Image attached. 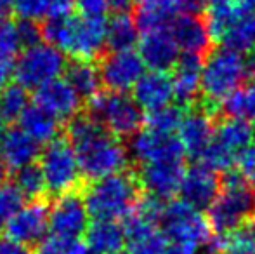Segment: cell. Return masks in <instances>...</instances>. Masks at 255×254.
Listing matches in <instances>:
<instances>
[{"mask_svg":"<svg viewBox=\"0 0 255 254\" xmlns=\"http://www.w3.org/2000/svg\"><path fill=\"white\" fill-rule=\"evenodd\" d=\"M68 138L77 152L82 176L96 181L127 169L130 152L122 138L111 134L94 115H77L70 120Z\"/></svg>","mask_w":255,"mask_h":254,"instance_id":"obj_1","label":"cell"},{"mask_svg":"<svg viewBox=\"0 0 255 254\" xmlns=\"http://www.w3.org/2000/svg\"><path fill=\"white\" fill-rule=\"evenodd\" d=\"M108 21L104 16H68L49 19L42 35L64 56L92 61L108 47Z\"/></svg>","mask_w":255,"mask_h":254,"instance_id":"obj_2","label":"cell"},{"mask_svg":"<svg viewBox=\"0 0 255 254\" xmlns=\"http://www.w3.org/2000/svg\"><path fill=\"white\" fill-rule=\"evenodd\" d=\"M250 64L245 54L228 45L212 49L203 59L202 105L215 113L231 92L247 84Z\"/></svg>","mask_w":255,"mask_h":254,"instance_id":"obj_3","label":"cell"},{"mask_svg":"<svg viewBox=\"0 0 255 254\" xmlns=\"http://www.w3.org/2000/svg\"><path fill=\"white\" fill-rule=\"evenodd\" d=\"M141 181L132 173H117L96 180L85 192V204L94 220L118 221L128 218L139 202Z\"/></svg>","mask_w":255,"mask_h":254,"instance_id":"obj_4","label":"cell"},{"mask_svg":"<svg viewBox=\"0 0 255 254\" xmlns=\"http://www.w3.org/2000/svg\"><path fill=\"white\" fill-rule=\"evenodd\" d=\"M208 223L219 235L229 234L252 221L255 214V193L240 169H229L221 180V192L208 207Z\"/></svg>","mask_w":255,"mask_h":254,"instance_id":"obj_5","label":"cell"},{"mask_svg":"<svg viewBox=\"0 0 255 254\" xmlns=\"http://www.w3.org/2000/svg\"><path fill=\"white\" fill-rule=\"evenodd\" d=\"M66 68V56L59 49L49 42H37L19 52L12 77L26 91H37L42 85L61 78Z\"/></svg>","mask_w":255,"mask_h":254,"instance_id":"obj_6","label":"cell"},{"mask_svg":"<svg viewBox=\"0 0 255 254\" xmlns=\"http://www.w3.org/2000/svg\"><path fill=\"white\" fill-rule=\"evenodd\" d=\"M91 101V115L118 138H132L144 122L142 108L127 92H99Z\"/></svg>","mask_w":255,"mask_h":254,"instance_id":"obj_7","label":"cell"},{"mask_svg":"<svg viewBox=\"0 0 255 254\" xmlns=\"http://www.w3.org/2000/svg\"><path fill=\"white\" fill-rule=\"evenodd\" d=\"M38 167L44 174L47 192L57 197L75 192L80 185V162L70 139L57 138L45 145L38 157Z\"/></svg>","mask_w":255,"mask_h":254,"instance_id":"obj_8","label":"cell"},{"mask_svg":"<svg viewBox=\"0 0 255 254\" xmlns=\"http://www.w3.org/2000/svg\"><path fill=\"white\" fill-rule=\"evenodd\" d=\"M160 225L168 242H181L200 248L207 244L210 246L214 239L208 220H205L200 211L193 209L184 200H172L165 204Z\"/></svg>","mask_w":255,"mask_h":254,"instance_id":"obj_9","label":"cell"},{"mask_svg":"<svg viewBox=\"0 0 255 254\" xmlns=\"http://www.w3.org/2000/svg\"><path fill=\"white\" fill-rule=\"evenodd\" d=\"M144 68L146 64L141 54L134 49H127V51H111L103 59L99 71L108 91L128 92L146 73Z\"/></svg>","mask_w":255,"mask_h":254,"instance_id":"obj_10","label":"cell"},{"mask_svg":"<svg viewBox=\"0 0 255 254\" xmlns=\"http://www.w3.org/2000/svg\"><path fill=\"white\" fill-rule=\"evenodd\" d=\"M51 228L49 207L42 200H30L16 211L5 225V235L26 246L40 244Z\"/></svg>","mask_w":255,"mask_h":254,"instance_id":"obj_11","label":"cell"},{"mask_svg":"<svg viewBox=\"0 0 255 254\" xmlns=\"http://www.w3.org/2000/svg\"><path fill=\"white\" fill-rule=\"evenodd\" d=\"M186 167L182 159H161L141 166L139 181L149 195L167 200L179 193Z\"/></svg>","mask_w":255,"mask_h":254,"instance_id":"obj_12","label":"cell"},{"mask_svg":"<svg viewBox=\"0 0 255 254\" xmlns=\"http://www.w3.org/2000/svg\"><path fill=\"white\" fill-rule=\"evenodd\" d=\"M89 209L85 200L75 192L64 193L56 199L49 209L51 220V234L66 235V237H80L89 228Z\"/></svg>","mask_w":255,"mask_h":254,"instance_id":"obj_13","label":"cell"},{"mask_svg":"<svg viewBox=\"0 0 255 254\" xmlns=\"http://www.w3.org/2000/svg\"><path fill=\"white\" fill-rule=\"evenodd\" d=\"M128 152L137 162H141V166L161 159H184L186 153L177 136L153 131L149 127L132 136Z\"/></svg>","mask_w":255,"mask_h":254,"instance_id":"obj_14","label":"cell"},{"mask_svg":"<svg viewBox=\"0 0 255 254\" xmlns=\"http://www.w3.org/2000/svg\"><path fill=\"white\" fill-rule=\"evenodd\" d=\"M137 45L142 61L154 71L174 70L181 58V49L175 44L168 26L144 30Z\"/></svg>","mask_w":255,"mask_h":254,"instance_id":"obj_15","label":"cell"},{"mask_svg":"<svg viewBox=\"0 0 255 254\" xmlns=\"http://www.w3.org/2000/svg\"><path fill=\"white\" fill-rule=\"evenodd\" d=\"M177 138L182 143V148L191 159L198 160L202 157L215 134L214 113L203 105L198 108H189L181 120L177 129Z\"/></svg>","mask_w":255,"mask_h":254,"instance_id":"obj_16","label":"cell"},{"mask_svg":"<svg viewBox=\"0 0 255 254\" xmlns=\"http://www.w3.org/2000/svg\"><path fill=\"white\" fill-rule=\"evenodd\" d=\"M35 105L44 108L57 120H71L78 115L82 98L66 78H56L35 91Z\"/></svg>","mask_w":255,"mask_h":254,"instance_id":"obj_17","label":"cell"},{"mask_svg":"<svg viewBox=\"0 0 255 254\" xmlns=\"http://www.w3.org/2000/svg\"><path fill=\"white\" fill-rule=\"evenodd\" d=\"M219 192H221V181L214 171L205 167L203 164H196L186 169L179 188L181 200H184L196 211H207L217 199Z\"/></svg>","mask_w":255,"mask_h":254,"instance_id":"obj_18","label":"cell"},{"mask_svg":"<svg viewBox=\"0 0 255 254\" xmlns=\"http://www.w3.org/2000/svg\"><path fill=\"white\" fill-rule=\"evenodd\" d=\"M202 54L181 52V58L174 66V73H172L174 99L181 108H191L198 94H202Z\"/></svg>","mask_w":255,"mask_h":254,"instance_id":"obj_19","label":"cell"},{"mask_svg":"<svg viewBox=\"0 0 255 254\" xmlns=\"http://www.w3.org/2000/svg\"><path fill=\"white\" fill-rule=\"evenodd\" d=\"M40 143H37L21 127L7 129L0 134V157L7 169L14 173L33 166L40 157Z\"/></svg>","mask_w":255,"mask_h":254,"instance_id":"obj_20","label":"cell"},{"mask_svg":"<svg viewBox=\"0 0 255 254\" xmlns=\"http://www.w3.org/2000/svg\"><path fill=\"white\" fill-rule=\"evenodd\" d=\"M168 30H170L181 52L203 54L210 47V30L207 26V21L202 19L198 14H179L170 21Z\"/></svg>","mask_w":255,"mask_h":254,"instance_id":"obj_21","label":"cell"},{"mask_svg":"<svg viewBox=\"0 0 255 254\" xmlns=\"http://www.w3.org/2000/svg\"><path fill=\"white\" fill-rule=\"evenodd\" d=\"M132 91L137 105L146 112L163 108L170 105V101L174 99L172 77H168L167 71H148L139 78Z\"/></svg>","mask_w":255,"mask_h":254,"instance_id":"obj_22","label":"cell"},{"mask_svg":"<svg viewBox=\"0 0 255 254\" xmlns=\"http://www.w3.org/2000/svg\"><path fill=\"white\" fill-rule=\"evenodd\" d=\"M87 248L99 254H124L127 248L125 228L118 221L96 220L87 228Z\"/></svg>","mask_w":255,"mask_h":254,"instance_id":"obj_23","label":"cell"},{"mask_svg":"<svg viewBox=\"0 0 255 254\" xmlns=\"http://www.w3.org/2000/svg\"><path fill=\"white\" fill-rule=\"evenodd\" d=\"M135 21L139 28L153 30V28L168 26L170 21L182 10V0H135Z\"/></svg>","mask_w":255,"mask_h":254,"instance_id":"obj_24","label":"cell"},{"mask_svg":"<svg viewBox=\"0 0 255 254\" xmlns=\"http://www.w3.org/2000/svg\"><path fill=\"white\" fill-rule=\"evenodd\" d=\"M19 127L40 145H49L59 134V120L38 105H30L19 117Z\"/></svg>","mask_w":255,"mask_h":254,"instance_id":"obj_25","label":"cell"},{"mask_svg":"<svg viewBox=\"0 0 255 254\" xmlns=\"http://www.w3.org/2000/svg\"><path fill=\"white\" fill-rule=\"evenodd\" d=\"M23 47L17 24L7 17H0V91L14 73V64Z\"/></svg>","mask_w":255,"mask_h":254,"instance_id":"obj_26","label":"cell"},{"mask_svg":"<svg viewBox=\"0 0 255 254\" xmlns=\"http://www.w3.org/2000/svg\"><path fill=\"white\" fill-rule=\"evenodd\" d=\"M139 24L128 12H117L108 21V47L111 51H127L139 44Z\"/></svg>","mask_w":255,"mask_h":254,"instance_id":"obj_27","label":"cell"},{"mask_svg":"<svg viewBox=\"0 0 255 254\" xmlns=\"http://www.w3.org/2000/svg\"><path fill=\"white\" fill-rule=\"evenodd\" d=\"M210 248L217 254H255V221L212 239Z\"/></svg>","mask_w":255,"mask_h":254,"instance_id":"obj_28","label":"cell"},{"mask_svg":"<svg viewBox=\"0 0 255 254\" xmlns=\"http://www.w3.org/2000/svg\"><path fill=\"white\" fill-rule=\"evenodd\" d=\"M255 138V129H252L249 122L236 119L222 120L219 126H215L214 139H217L221 145H224L233 153L240 155L245 148H249L252 139Z\"/></svg>","mask_w":255,"mask_h":254,"instance_id":"obj_29","label":"cell"},{"mask_svg":"<svg viewBox=\"0 0 255 254\" xmlns=\"http://www.w3.org/2000/svg\"><path fill=\"white\" fill-rule=\"evenodd\" d=\"M66 80L80 94V98H94L101 89V71L92 61H75L66 68Z\"/></svg>","mask_w":255,"mask_h":254,"instance_id":"obj_30","label":"cell"},{"mask_svg":"<svg viewBox=\"0 0 255 254\" xmlns=\"http://www.w3.org/2000/svg\"><path fill=\"white\" fill-rule=\"evenodd\" d=\"M221 112L228 119L255 122V84H243L221 103Z\"/></svg>","mask_w":255,"mask_h":254,"instance_id":"obj_31","label":"cell"},{"mask_svg":"<svg viewBox=\"0 0 255 254\" xmlns=\"http://www.w3.org/2000/svg\"><path fill=\"white\" fill-rule=\"evenodd\" d=\"M222 44L240 52H249L255 49V12H249L224 35Z\"/></svg>","mask_w":255,"mask_h":254,"instance_id":"obj_32","label":"cell"},{"mask_svg":"<svg viewBox=\"0 0 255 254\" xmlns=\"http://www.w3.org/2000/svg\"><path fill=\"white\" fill-rule=\"evenodd\" d=\"M28 106V91L23 85L7 84L0 91V113L5 120H19Z\"/></svg>","mask_w":255,"mask_h":254,"instance_id":"obj_33","label":"cell"},{"mask_svg":"<svg viewBox=\"0 0 255 254\" xmlns=\"http://www.w3.org/2000/svg\"><path fill=\"white\" fill-rule=\"evenodd\" d=\"M14 185L21 192L23 197H28L31 200H37L42 193L47 192V185H45L44 174H42L38 166H28L23 169L16 171L14 176Z\"/></svg>","mask_w":255,"mask_h":254,"instance_id":"obj_34","label":"cell"},{"mask_svg":"<svg viewBox=\"0 0 255 254\" xmlns=\"http://www.w3.org/2000/svg\"><path fill=\"white\" fill-rule=\"evenodd\" d=\"M182 117H184V112H182L181 106L167 105L163 108L148 112V117L144 119V122L153 131L165 132V134H174L179 129V126H181Z\"/></svg>","mask_w":255,"mask_h":254,"instance_id":"obj_35","label":"cell"},{"mask_svg":"<svg viewBox=\"0 0 255 254\" xmlns=\"http://www.w3.org/2000/svg\"><path fill=\"white\" fill-rule=\"evenodd\" d=\"M200 164H203L205 167L212 169L214 173H222L233 169L235 162L238 160V155L233 153L231 150H228L224 145L217 141V139H212L210 145L205 148V152L200 157Z\"/></svg>","mask_w":255,"mask_h":254,"instance_id":"obj_36","label":"cell"},{"mask_svg":"<svg viewBox=\"0 0 255 254\" xmlns=\"http://www.w3.org/2000/svg\"><path fill=\"white\" fill-rule=\"evenodd\" d=\"M87 244L80 237H66V235L51 234L38 244L37 254H85Z\"/></svg>","mask_w":255,"mask_h":254,"instance_id":"obj_37","label":"cell"},{"mask_svg":"<svg viewBox=\"0 0 255 254\" xmlns=\"http://www.w3.org/2000/svg\"><path fill=\"white\" fill-rule=\"evenodd\" d=\"M21 206H23V195L16 188V185H0V228H5V225Z\"/></svg>","mask_w":255,"mask_h":254,"instance_id":"obj_38","label":"cell"},{"mask_svg":"<svg viewBox=\"0 0 255 254\" xmlns=\"http://www.w3.org/2000/svg\"><path fill=\"white\" fill-rule=\"evenodd\" d=\"M49 10H51V0H16L14 2V12L17 14L21 21H38L49 19Z\"/></svg>","mask_w":255,"mask_h":254,"instance_id":"obj_39","label":"cell"},{"mask_svg":"<svg viewBox=\"0 0 255 254\" xmlns=\"http://www.w3.org/2000/svg\"><path fill=\"white\" fill-rule=\"evenodd\" d=\"M238 166H240V173L245 176V180L249 183L255 185V145H250L249 148H245L242 153L238 155Z\"/></svg>","mask_w":255,"mask_h":254,"instance_id":"obj_40","label":"cell"},{"mask_svg":"<svg viewBox=\"0 0 255 254\" xmlns=\"http://www.w3.org/2000/svg\"><path fill=\"white\" fill-rule=\"evenodd\" d=\"M84 16H104L110 10V0H73Z\"/></svg>","mask_w":255,"mask_h":254,"instance_id":"obj_41","label":"cell"},{"mask_svg":"<svg viewBox=\"0 0 255 254\" xmlns=\"http://www.w3.org/2000/svg\"><path fill=\"white\" fill-rule=\"evenodd\" d=\"M17 30H19L21 44H23L24 47H26V45H31V44H37V42H40L42 31H40V28L37 26V23L21 21V23L17 24Z\"/></svg>","mask_w":255,"mask_h":254,"instance_id":"obj_42","label":"cell"},{"mask_svg":"<svg viewBox=\"0 0 255 254\" xmlns=\"http://www.w3.org/2000/svg\"><path fill=\"white\" fill-rule=\"evenodd\" d=\"M0 254H31L30 246L21 244L10 237H0Z\"/></svg>","mask_w":255,"mask_h":254,"instance_id":"obj_43","label":"cell"},{"mask_svg":"<svg viewBox=\"0 0 255 254\" xmlns=\"http://www.w3.org/2000/svg\"><path fill=\"white\" fill-rule=\"evenodd\" d=\"M165 254H198V248L191 244H181V242H170Z\"/></svg>","mask_w":255,"mask_h":254,"instance_id":"obj_44","label":"cell"},{"mask_svg":"<svg viewBox=\"0 0 255 254\" xmlns=\"http://www.w3.org/2000/svg\"><path fill=\"white\" fill-rule=\"evenodd\" d=\"M134 0H110V9L115 12H128Z\"/></svg>","mask_w":255,"mask_h":254,"instance_id":"obj_45","label":"cell"},{"mask_svg":"<svg viewBox=\"0 0 255 254\" xmlns=\"http://www.w3.org/2000/svg\"><path fill=\"white\" fill-rule=\"evenodd\" d=\"M14 2L16 0H0V14H5L14 9Z\"/></svg>","mask_w":255,"mask_h":254,"instance_id":"obj_46","label":"cell"},{"mask_svg":"<svg viewBox=\"0 0 255 254\" xmlns=\"http://www.w3.org/2000/svg\"><path fill=\"white\" fill-rule=\"evenodd\" d=\"M5 164H3V160H2V157H0V185L3 183V178H5Z\"/></svg>","mask_w":255,"mask_h":254,"instance_id":"obj_47","label":"cell"},{"mask_svg":"<svg viewBox=\"0 0 255 254\" xmlns=\"http://www.w3.org/2000/svg\"><path fill=\"white\" fill-rule=\"evenodd\" d=\"M243 3H245L252 12H255V0H243Z\"/></svg>","mask_w":255,"mask_h":254,"instance_id":"obj_48","label":"cell"},{"mask_svg":"<svg viewBox=\"0 0 255 254\" xmlns=\"http://www.w3.org/2000/svg\"><path fill=\"white\" fill-rule=\"evenodd\" d=\"M3 122H5V119L2 117V113H0V134H2V129H3Z\"/></svg>","mask_w":255,"mask_h":254,"instance_id":"obj_49","label":"cell"},{"mask_svg":"<svg viewBox=\"0 0 255 254\" xmlns=\"http://www.w3.org/2000/svg\"><path fill=\"white\" fill-rule=\"evenodd\" d=\"M250 64H252V68L255 70V49H254V54H252V61H250Z\"/></svg>","mask_w":255,"mask_h":254,"instance_id":"obj_50","label":"cell"},{"mask_svg":"<svg viewBox=\"0 0 255 254\" xmlns=\"http://www.w3.org/2000/svg\"><path fill=\"white\" fill-rule=\"evenodd\" d=\"M85 254H99V253H96V251H92V249H89V248H87V251H85Z\"/></svg>","mask_w":255,"mask_h":254,"instance_id":"obj_51","label":"cell"},{"mask_svg":"<svg viewBox=\"0 0 255 254\" xmlns=\"http://www.w3.org/2000/svg\"><path fill=\"white\" fill-rule=\"evenodd\" d=\"M203 254H208V253H203Z\"/></svg>","mask_w":255,"mask_h":254,"instance_id":"obj_52","label":"cell"}]
</instances>
